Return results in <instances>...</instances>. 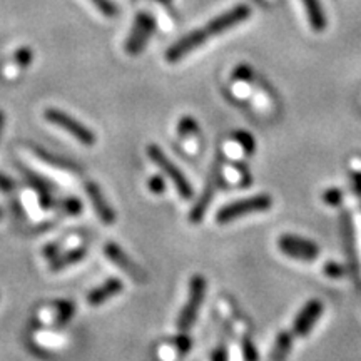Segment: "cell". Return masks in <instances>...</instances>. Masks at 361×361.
<instances>
[{
  "instance_id": "1",
  "label": "cell",
  "mask_w": 361,
  "mask_h": 361,
  "mask_svg": "<svg viewBox=\"0 0 361 361\" xmlns=\"http://www.w3.org/2000/svg\"><path fill=\"white\" fill-rule=\"evenodd\" d=\"M206 278L201 274L192 276L191 283H189V295L184 308L180 310L178 318V329L180 333H188L189 329L194 326L197 319V313H200L202 303H204L206 296Z\"/></svg>"
},
{
  "instance_id": "2",
  "label": "cell",
  "mask_w": 361,
  "mask_h": 361,
  "mask_svg": "<svg viewBox=\"0 0 361 361\" xmlns=\"http://www.w3.org/2000/svg\"><path fill=\"white\" fill-rule=\"evenodd\" d=\"M271 204H273V200L266 194H258V196L246 197V200L234 201L231 204L221 207L216 214V221L219 224L231 223V221H236L239 218H245V216H250L252 213H261V211H268Z\"/></svg>"
},
{
  "instance_id": "3",
  "label": "cell",
  "mask_w": 361,
  "mask_h": 361,
  "mask_svg": "<svg viewBox=\"0 0 361 361\" xmlns=\"http://www.w3.org/2000/svg\"><path fill=\"white\" fill-rule=\"evenodd\" d=\"M147 156L151 157V161L154 162L162 173L173 180L176 191L179 192V196L183 197V200H191L192 197L191 183H189L186 176L183 174V171H180L178 166H176L174 162L164 154V151H162L159 146H156V144H151V146L147 147Z\"/></svg>"
},
{
  "instance_id": "4",
  "label": "cell",
  "mask_w": 361,
  "mask_h": 361,
  "mask_svg": "<svg viewBox=\"0 0 361 361\" xmlns=\"http://www.w3.org/2000/svg\"><path fill=\"white\" fill-rule=\"evenodd\" d=\"M156 19L147 12H139L135 16L133 29L126 40V52L129 56H139L146 47L149 39L152 37V34L156 32Z\"/></svg>"
},
{
  "instance_id": "5",
  "label": "cell",
  "mask_w": 361,
  "mask_h": 361,
  "mask_svg": "<svg viewBox=\"0 0 361 361\" xmlns=\"http://www.w3.org/2000/svg\"><path fill=\"white\" fill-rule=\"evenodd\" d=\"M44 116L49 123L57 126V128L66 130V133H69L72 137L78 139L79 142L84 144V146H94V144H96L97 141L96 134H94L89 128H85L82 123H79L78 119H74L72 116L66 114V112L51 107V109L44 112Z\"/></svg>"
},
{
  "instance_id": "6",
  "label": "cell",
  "mask_w": 361,
  "mask_h": 361,
  "mask_svg": "<svg viewBox=\"0 0 361 361\" xmlns=\"http://www.w3.org/2000/svg\"><path fill=\"white\" fill-rule=\"evenodd\" d=\"M278 247L288 258L298 261H314L319 255V247L313 241L295 236V234H283L278 239Z\"/></svg>"
},
{
  "instance_id": "7",
  "label": "cell",
  "mask_w": 361,
  "mask_h": 361,
  "mask_svg": "<svg viewBox=\"0 0 361 361\" xmlns=\"http://www.w3.org/2000/svg\"><path fill=\"white\" fill-rule=\"evenodd\" d=\"M104 255H106V258L109 259L111 263H114L117 268L123 269L130 279H134L135 283H147L146 271H144L137 263H134V261L126 255L123 247L117 246L116 243H107V245L104 246Z\"/></svg>"
},
{
  "instance_id": "8",
  "label": "cell",
  "mask_w": 361,
  "mask_h": 361,
  "mask_svg": "<svg viewBox=\"0 0 361 361\" xmlns=\"http://www.w3.org/2000/svg\"><path fill=\"white\" fill-rule=\"evenodd\" d=\"M250 16H251V8L245 6V4H241V6L233 7L231 11L221 13V16L211 20L209 24L204 27V30L207 35H219L226 32V30L233 29L234 25L241 24V22L250 19Z\"/></svg>"
},
{
  "instance_id": "9",
  "label": "cell",
  "mask_w": 361,
  "mask_h": 361,
  "mask_svg": "<svg viewBox=\"0 0 361 361\" xmlns=\"http://www.w3.org/2000/svg\"><path fill=\"white\" fill-rule=\"evenodd\" d=\"M341 238H343V246H345L346 252V261H348L350 273L353 274L356 281L360 279V263H358V252H356V241H355V231H353V223H351V216L346 211H343L341 218Z\"/></svg>"
},
{
  "instance_id": "10",
  "label": "cell",
  "mask_w": 361,
  "mask_h": 361,
  "mask_svg": "<svg viewBox=\"0 0 361 361\" xmlns=\"http://www.w3.org/2000/svg\"><path fill=\"white\" fill-rule=\"evenodd\" d=\"M322 314H323V305L319 303L318 300L308 301V303L301 308L300 313H298L295 323H293V328L290 331L291 336L296 340V338L308 335Z\"/></svg>"
},
{
  "instance_id": "11",
  "label": "cell",
  "mask_w": 361,
  "mask_h": 361,
  "mask_svg": "<svg viewBox=\"0 0 361 361\" xmlns=\"http://www.w3.org/2000/svg\"><path fill=\"white\" fill-rule=\"evenodd\" d=\"M207 37H209V35L206 34L204 29L192 30L191 34L184 35V37L178 40L174 45H171L168 52H166V59H168V62H179L180 59H184L188 54H191L194 49L201 47V45L207 40Z\"/></svg>"
},
{
  "instance_id": "12",
  "label": "cell",
  "mask_w": 361,
  "mask_h": 361,
  "mask_svg": "<svg viewBox=\"0 0 361 361\" xmlns=\"http://www.w3.org/2000/svg\"><path fill=\"white\" fill-rule=\"evenodd\" d=\"M85 192H87L90 204H92L94 211H96L99 219L102 221L104 224H114L116 223V213L114 209L109 206V202L106 201L104 194L96 183H87L85 184Z\"/></svg>"
},
{
  "instance_id": "13",
  "label": "cell",
  "mask_w": 361,
  "mask_h": 361,
  "mask_svg": "<svg viewBox=\"0 0 361 361\" xmlns=\"http://www.w3.org/2000/svg\"><path fill=\"white\" fill-rule=\"evenodd\" d=\"M218 180H219V162H216V168L213 169V176H211L209 183L206 184L204 192L201 194L200 201L194 204V207L191 209V214H189V219L191 223H201L202 218H204L207 207H209L211 201H213L216 188H218Z\"/></svg>"
},
{
  "instance_id": "14",
  "label": "cell",
  "mask_w": 361,
  "mask_h": 361,
  "mask_svg": "<svg viewBox=\"0 0 361 361\" xmlns=\"http://www.w3.org/2000/svg\"><path fill=\"white\" fill-rule=\"evenodd\" d=\"M25 180L30 184V188L35 189L39 194V202L44 209H51V207L56 204V200H54V192H56V186H52L47 179H44L42 176L32 173V171L24 169Z\"/></svg>"
},
{
  "instance_id": "15",
  "label": "cell",
  "mask_w": 361,
  "mask_h": 361,
  "mask_svg": "<svg viewBox=\"0 0 361 361\" xmlns=\"http://www.w3.org/2000/svg\"><path fill=\"white\" fill-rule=\"evenodd\" d=\"M123 290H124L123 281L117 278H111V279H107V281H104L101 286H97L96 290H92L89 293L87 303L90 306H101L106 303V301H109L111 298L119 295Z\"/></svg>"
},
{
  "instance_id": "16",
  "label": "cell",
  "mask_w": 361,
  "mask_h": 361,
  "mask_svg": "<svg viewBox=\"0 0 361 361\" xmlns=\"http://www.w3.org/2000/svg\"><path fill=\"white\" fill-rule=\"evenodd\" d=\"M85 255H87V247L85 246H80V247H75V250L62 252V255H59L54 259H51V268L49 269H51L52 273H57V271L69 268V266H72V264L80 263V261L85 258Z\"/></svg>"
},
{
  "instance_id": "17",
  "label": "cell",
  "mask_w": 361,
  "mask_h": 361,
  "mask_svg": "<svg viewBox=\"0 0 361 361\" xmlns=\"http://www.w3.org/2000/svg\"><path fill=\"white\" fill-rule=\"evenodd\" d=\"M306 8V16L314 32H323L326 29V17H324V11L319 4V0H301Z\"/></svg>"
},
{
  "instance_id": "18",
  "label": "cell",
  "mask_w": 361,
  "mask_h": 361,
  "mask_svg": "<svg viewBox=\"0 0 361 361\" xmlns=\"http://www.w3.org/2000/svg\"><path fill=\"white\" fill-rule=\"evenodd\" d=\"M34 154L39 157L40 161L47 162V164L51 166H56V168H61V169H71V171H79V166L75 164V162H72L69 159H64V157L61 156H56V154H51L49 151H45V149L42 147H37L34 146L32 147Z\"/></svg>"
},
{
  "instance_id": "19",
  "label": "cell",
  "mask_w": 361,
  "mask_h": 361,
  "mask_svg": "<svg viewBox=\"0 0 361 361\" xmlns=\"http://www.w3.org/2000/svg\"><path fill=\"white\" fill-rule=\"evenodd\" d=\"M293 340H295V338L291 336L290 331H284L276 338L273 353H271V358H273V361H284V358H286L288 353H290Z\"/></svg>"
},
{
  "instance_id": "20",
  "label": "cell",
  "mask_w": 361,
  "mask_h": 361,
  "mask_svg": "<svg viewBox=\"0 0 361 361\" xmlns=\"http://www.w3.org/2000/svg\"><path fill=\"white\" fill-rule=\"evenodd\" d=\"M57 318L56 322L59 326H64L71 322V318L74 316V311H75V306L72 301H57Z\"/></svg>"
},
{
  "instance_id": "21",
  "label": "cell",
  "mask_w": 361,
  "mask_h": 361,
  "mask_svg": "<svg viewBox=\"0 0 361 361\" xmlns=\"http://www.w3.org/2000/svg\"><path fill=\"white\" fill-rule=\"evenodd\" d=\"M234 141L243 147V151H245L246 156H250L256 151L255 137H252L250 133H246V130H238V133L234 134Z\"/></svg>"
},
{
  "instance_id": "22",
  "label": "cell",
  "mask_w": 361,
  "mask_h": 361,
  "mask_svg": "<svg viewBox=\"0 0 361 361\" xmlns=\"http://www.w3.org/2000/svg\"><path fill=\"white\" fill-rule=\"evenodd\" d=\"M90 2L94 4V6L97 7V11L102 13L104 17H107V19H114L117 17V13H119V8L112 0H90Z\"/></svg>"
},
{
  "instance_id": "23",
  "label": "cell",
  "mask_w": 361,
  "mask_h": 361,
  "mask_svg": "<svg viewBox=\"0 0 361 361\" xmlns=\"http://www.w3.org/2000/svg\"><path fill=\"white\" fill-rule=\"evenodd\" d=\"M32 59H34V52L30 47H20L17 49L16 54H13V61L16 64L20 67V69H27L30 64H32Z\"/></svg>"
},
{
  "instance_id": "24",
  "label": "cell",
  "mask_w": 361,
  "mask_h": 361,
  "mask_svg": "<svg viewBox=\"0 0 361 361\" xmlns=\"http://www.w3.org/2000/svg\"><path fill=\"white\" fill-rule=\"evenodd\" d=\"M61 211L67 216H79L82 213V202L78 197H66L61 201Z\"/></svg>"
},
{
  "instance_id": "25",
  "label": "cell",
  "mask_w": 361,
  "mask_h": 361,
  "mask_svg": "<svg viewBox=\"0 0 361 361\" xmlns=\"http://www.w3.org/2000/svg\"><path fill=\"white\" fill-rule=\"evenodd\" d=\"M197 130V123L194 121V117H189V116H184L183 119L179 121L178 124V133L180 137H186V135H191Z\"/></svg>"
},
{
  "instance_id": "26",
  "label": "cell",
  "mask_w": 361,
  "mask_h": 361,
  "mask_svg": "<svg viewBox=\"0 0 361 361\" xmlns=\"http://www.w3.org/2000/svg\"><path fill=\"white\" fill-rule=\"evenodd\" d=\"M323 201L329 206H340L341 201H343V192L336 188L328 189V191L323 192Z\"/></svg>"
},
{
  "instance_id": "27",
  "label": "cell",
  "mask_w": 361,
  "mask_h": 361,
  "mask_svg": "<svg viewBox=\"0 0 361 361\" xmlns=\"http://www.w3.org/2000/svg\"><path fill=\"white\" fill-rule=\"evenodd\" d=\"M243 355H245L246 361H258V350H256L255 343L251 340L243 341Z\"/></svg>"
},
{
  "instance_id": "28",
  "label": "cell",
  "mask_w": 361,
  "mask_h": 361,
  "mask_svg": "<svg viewBox=\"0 0 361 361\" xmlns=\"http://www.w3.org/2000/svg\"><path fill=\"white\" fill-rule=\"evenodd\" d=\"M324 274L331 279L343 278L345 276V268L338 263H326V266H324Z\"/></svg>"
},
{
  "instance_id": "29",
  "label": "cell",
  "mask_w": 361,
  "mask_h": 361,
  "mask_svg": "<svg viewBox=\"0 0 361 361\" xmlns=\"http://www.w3.org/2000/svg\"><path fill=\"white\" fill-rule=\"evenodd\" d=\"M251 78H252V71H251L250 66H245V64L238 66L233 72V79L234 80H243V82H245V80H250Z\"/></svg>"
},
{
  "instance_id": "30",
  "label": "cell",
  "mask_w": 361,
  "mask_h": 361,
  "mask_svg": "<svg viewBox=\"0 0 361 361\" xmlns=\"http://www.w3.org/2000/svg\"><path fill=\"white\" fill-rule=\"evenodd\" d=\"M149 189L154 194H162L166 191L164 179H162L161 176H152V178L149 179Z\"/></svg>"
},
{
  "instance_id": "31",
  "label": "cell",
  "mask_w": 361,
  "mask_h": 361,
  "mask_svg": "<svg viewBox=\"0 0 361 361\" xmlns=\"http://www.w3.org/2000/svg\"><path fill=\"white\" fill-rule=\"evenodd\" d=\"M176 346H178L179 353L180 355H186L189 353V350H191V338H189L188 335H180L176 338Z\"/></svg>"
},
{
  "instance_id": "32",
  "label": "cell",
  "mask_w": 361,
  "mask_h": 361,
  "mask_svg": "<svg viewBox=\"0 0 361 361\" xmlns=\"http://www.w3.org/2000/svg\"><path fill=\"white\" fill-rule=\"evenodd\" d=\"M61 250H62V243H52V245H47L44 247L42 255H44V258L54 259L56 256L61 255Z\"/></svg>"
},
{
  "instance_id": "33",
  "label": "cell",
  "mask_w": 361,
  "mask_h": 361,
  "mask_svg": "<svg viewBox=\"0 0 361 361\" xmlns=\"http://www.w3.org/2000/svg\"><path fill=\"white\" fill-rule=\"evenodd\" d=\"M16 189V183L6 176L4 173H0V191L2 192H12Z\"/></svg>"
},
{
  "instance_id": "34",
  "label": "cell",
  "mask_w": 361,
  "mask_h": 361,
  "mask_svg": "<svg viewBox=\"0 0 361 361\" xmlns=\"http://www.w3.org/2000/svg\"><path fill=\"white\" fill-rule=\"evenodd\" d=\"M211 361H228V351L224 346H218L211 355Z\"/></svg>"
},
{
  "instance_id": "35",
  "label": "cell",
  "mask_w": 361,
  "mask_h": 361,
  "mask_svg": "<svg viewBox=\"0 0 361 361\" xmlns=\"http://www.w3.org/2000/svg\"><path fill=\"white\" fill-rule=\"evenodd\" d=\"M353 188L358 196H361V173H353Z\"/></svg>"
},
{
  "instance_id": "36",
  "label": "cell",
  "mask_w": 361,
  "mask_h": 361,
  "mask_svg": "<svg viewBox=\"0 0 361 361\" xmlns=\"http://www.w3.org/2000/svg\"><path fill=\"white\" fill-rule=\"evenodd\" d=\"M4 128H6V114H4V111H0V139H2Z\"/></svg>"
},
{
  "instance_id": "37",
  "label": "cell",
  "mask_w": 361,
  "mask_h": 361,
  "mask_svg": "<svg viewBox=\"0 0 361 361\" xmlns=\"http://www.w3.org/2000/svg\"><path fill=\"white\" fill-rule=\"evenodd\" d=\"M152 2H157V4H161V6L168 7L169 11H171V8H173V6H171V0H152Z\"/></svg>"
},
{
  "instance_id": "38",
  "label": "cell",
  "mask_w": 361,
  "mask_h": 361,
  "mask_svg": "<svg viewBox=\"0 0 361 361\" xmlns=\"http://www.w3.org/2000/svg\"><path fill=\"white\" fill-rule=\"evenodd\" d=\"M0 219H2V211H0Z\"/></svg>"
}]
</instances>
